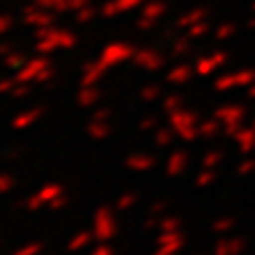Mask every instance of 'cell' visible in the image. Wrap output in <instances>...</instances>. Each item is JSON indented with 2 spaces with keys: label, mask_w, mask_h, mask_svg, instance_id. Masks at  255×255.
Returning a JSON list of instances; mask_svg holds the SVG:
<instances>
[{
  "label": "cell",
  "mask_w": 255,
  "mask_h": 255,
  "mask_svg": "<svg viewBox=\"0 0 255 255\" xmlns=\"http://www.w3.org/2000/svg\"><path fill=\"white\" fill-rule=\"evenodd\" d=\"M92 238H94V232H79L73 241L68 243V251H73V253H77V251H81L83 247H87L92 243Z\"/></svg>",
  "instance_id": "11"
},
{
  "label": "cell",
  "mask_w": 255,
  "mask_h": 255,
  "mask_svg": "<svg viewBox=\"0 0 255 255\" xmlns=\"http://www.w3.org/2000/svg\"><path fill=\"white\" fill-rule=\"evenodd\" d=\"M19 155H21V151H19V149H9V151L4 153V157H6V159H17Z\"/></svg>",
  "instance_id": "32"
},
{
  "label": "cell",
  "mask_w": 255,
  "mask_h": 255,
  "mask_svg": "<svg viewBox=\"0 0 255 255\" xmlns=\"http://www.w3.org/2000/svg\"><path fill=\"white\" fill-rule=\"evenodd\" d=\"M41 251H43V245L32 243V245H26V247H21V249H17L13 255H41Z\"/></svg>",
  "instance_id": "20"
},
{
  "label": "cell",
  "mask_w": 255,
  "mask_h": 255,
  "mask_svg": "<svg viewBox=\"0 0 255 255\" xmlns=\"http://www.w3.org/2000/svg\"><path fill=\"white\" fill-rule=\"evenodd\" d=\"M126 166H128L130 170L145 172V170L151 168V166H155V157L149 155V153H132L130 157L126 159Z\"/></svg>",
  "instance_id": "4"
},
{
  "label": "cell",
  "mask_w": 255,
  "mask_h": 255,
  "mask_svg": "<svg viewBox=\"0 0 255 255\" xmlns=\"http://www.w3.org/2000/svg\"><path fill=\"white\" fill-rule=\"evenodd\" d=\"M117 230H119V226H117L113 211H111L109 206H100L94 215V238H98L100 243H107L111 238H115Z\"/></svg>",
  "instance_id": "1"
},
{
  "label": "cell",
  "mask_w": 255,
  "mask_h": 255,
  "mask_svg": "<svg viewBox=\"0 0 255 255\" xmlns=\"http://www.w3.org/2000/svg\"><path fill=\"white\" fill-rule=\"evenodd\" d=\"M243 115H245V111L241 107H223L215 113V117H217L223 126L232 124V122H243Z\"/></svg>",
  "instance_id": "8"
},
{
  "label": "cell",
  "mask_w": 255,
  "mask_h": 255,
  "mask_svg": "<svg viewBox=\"0 0 255 255\" xmlns=\"http://www.w3.org/2000/svg\"><path fill=\"white\" fill-rule=\"evenodd\" d=\"M136 200H138V196H136V194H124V196H119V198H117L115 209H117V211H128L132 204H136Z\"/></svg>",
  "instance_id": "15"
},
{
  "label": "cell",
  "mask_w": 255,
  "mask_h": 255,
  "mask_svg": "<svg viewBox=\"0 0 255 255\" xmlns=\"http://www.w3.org/2000/svg\"><path fill=\"white\" fill-rule=\"evenodd\" d=\"M66 204H68V196L66 194H60L58 198H53V200L47 204V206H49L51 211H58V209H62V206H66Z\"/></svg>",
  "instance_id": "26"
},
{
  "label": "cell",
  "mask_w": 255,
  "mask_h": 255,
  "mask_svg": "<svg viewBox=\"0 0 255 255\" xmlns=\"http://www.w3.org/2000/svg\"><path fill=\"white\" fill-rule=\"evenodd\" d=\"M236 226L234 219H217L213 223V232H228V230H232Z\"/></svg>",
  "instance_id": "22"
},
{
  "label": "cell",
  "mask_w": 255,
  "mask_h": 255,
  "mask_svg": "<svg viewBox=\"0 0 255 255\" xmlns=\"http://www.w3.org/2000/svg\"><path fill=\"white\" fill-rule=\"evenodd\" d=\"M172 138H174V134H172L170 128H159V130L155 132V136H153L157 147H168L172 142Z\"/></svg>",
  "instance_id": "14"
},
{
  "label": "cell",
  "mask_w": 255,
  "mask_h": 255,
  "mask_svg": "<svg viewBox=\"0 0 255 255\" xmlns=\"http://www.w3.org/2000/svg\"><path fill=\"white\" fill-rule=\"evenodd\" d=\"M38 194H41V198L45 200V204H49L53 198H58L60 194H64V187L58 185V183H47V185L41 187V191H38Z\"/></svg>",
  "instance_id": "12"
},
{
  "label": "cell",
  "mask_w": 255,
  "mask_h": 255,
  "mask_svg": "<svg viewBox=\"0 0 255 255\" xmlns=\"http://www.w3.org/2000/svg\"><path fill=\"white\" fill-rule=\"evenodd\" d=\"M92 255H115V251L111 249V247H107V245H100Z\"/></svg>",
  "instance_id": "30"
},
{
  "label": "cell",
  "mask_w": 255,
  "mask_h": 255,
  "mask_svg": "<svg viewBox=\"0 0 255 255\" xmlns=\"http://www.w3.org/2000/svg\"><path fill=\"white\" fill-rule=\"evenodd\" d=\"M13 94H15V96H26V94H28V90H26V87H17V90H15Z\"/></svg>",
  "instance_id": "35"
},
{
  "label": "cell",
  "mask_w": 255,
  "mask_h": 255,
  "mask_svg": "<svg viewBox=\"0 0 255 255\" xmlns=\"http://www.w3.org/2000/svg\"><path fill=\"white\" fill-rule=\"evenodd\" d=\"M157 245H185V236L179 230H174V232H162V236L157 238Z\"/></svg>",
  "instance_id": "13"
},
{
  "label": "cell",
  "mask_w": 255,
  "mask_h": 255,
  "mask_svg": "<svg viewBox=\"0 0 255 255\" xmlns=\"http://www.w3.org/2000/svg\"><path fill=\"white\" fill-rule=\"evenodd\" d=\"M45 204V200L41 198V194H36V196H30L28 200H23V206H26L28 211H38L41 206Z\"/></svg>",
  "instance_id": "23"
},
{
  "label": "cell",
  "mask_w": 255,
  "mask_h": 255,
  "mask_svg": "<svg viewBox=\"0 0 255 255\" xmlns=\"http://www.w3.org/2000/svg\"><path fill=\"white\" fill-rule=\"evenodd\" d=\"M251 128H255V119H253V124H251Z\"/></svg>",
  "instance_id": "38"
},
{
  "label": "cell",
  "mask_w": 255,
  "mask_h": 255,
  "mask_svg": "<svg viewBox=\"0 0 255 255\" xmlns=\"http://www.w3.org/2000/svg\"><path fill=\"white\" fill-rule=\"evenodd\" d=\"M168 122H170V128L183 140H194L196 136H200V132H198V117L194 113H189V111H172Z\"/></svg>",
  "instance_id": "2"
},
{
  "label": "cell",
  "mask_w": 255,
  "mask_h": 255,
  "mask_svg": "<svg viewBox=\"0 0 255 255\" xmlns=\"http://www.w3.org/2000/svg\"><path fill=\"white\" fill-rule=\"evenodd\" d=\"M221 159H223L221 151H211V153H206L204 159H202V168H215Z\"/></svg>",
  "instance_id": "17"
},
{
  "label": "cell",
  "mask_w": 255,
  "mask_h": 255,
  "mask_svg": "<svg viewBox=\"0 0 255 255\" xmlns=\"http://www.w3.org/2000/svg\"><path fill=\"white\" fill-rule=\"evenodd\" d=\"M11 87V83L9 81H4V83H0V92H4V90H9Z\"/></svg>",
  "instance_id": "36"
},
{
  "label": "cell",
  "mask_w": 255,
  "mask_h": 255,
  "mask_svg": "<svg viewBox=\"0 0 255 255\" xmlns=\"http://www.w3.org/2000/svg\"><path fill=\"white\" fill-rule=\"evenodd\" d=\"M234 138H236L243 153H251V151L255 149V128H243Z\"/></svg>",
  "instance_id": "7"
},
{
  "label": "cell",
  "mask_w": 255,
  "mask_h": 255,
  "mask_svg": "<svg viewBox=\"0 0 255 255\" xmlns=\"http://www.w3.org/2000/svg\"><path fill=\"white\" fill-rule=\"evenodd\" d=\"M15 187V177L13 174H6V172H0V194H6Z\"/></svg>",
  "instance_id": "18"
},
{
  "label": "cell",
  "mask_w": 255,
  "mask_h": 255,
  "mask_svg": "<svg viewBox=\"0 0 255 255\" xmlns=\"http://www.w3.org/2000/svg\"><path fill=\"white\" fill-rule=\"evenodd\" d=\"M215 168H204L200 174H198V179H196V185L198 187H206V185H211V183L215 181Z\"/></svg>",
  "instance_id": "16"
},
{
  "label": "cell",
  "mask_w": 255,
  "mask_h": 255,
  "mask_svg": "<svg viewBox=\"0 0 255 255\" xmlns=\"http://www.w3.org/2000/svg\"><path fill=\"white\" fill-rule=\"evenodd\" d=\"M251 96H255V87H253V90H251Z\"/></svg>",
  "instance_id": "37"
},
{
  "label": "cell",
  "mask_w": 255,
  "mask_h": 255,
  "mask_svg": "<svg viewBox=\"0 0 255 255\" xmlns=\"http://www.w3.org/2000/svg\"><path fill=\"white\" fill-rule=\"evenodd\" d=\"M109 115H111V113H109V111L105 109V111H98V113L94 115V119H98V122H107V119H109Z\"/></svg>",
  "instance_id": "33"
},
{
  "label": "cell",
  "mask_w": 255,
  "mask_h": 255,
  "mask_svg": "<svg viewBox=\"0 0 255 255\" xmlns=\"http://www.w3.org/2000/svg\"><path fill=\"white\" fill-rule=\"evenodd\" d=\"M241 130H243V122H232V124L223 126V132H226V136H236Z\"/></svg>",
  "instance_id": "25"
},
{
  "label": "cell",
  "mask_w": 255,
  "mask_h": 255,
  "mask_svg": "<svg viewBox=\"0 0 255 255\" xmlns=\"http://www.w3.org/2000/svg\"><path fill=\"white\" fill-rule=\"evenodd\" d=\"M159 228H162V232H174V230L181 228V219L177 217H166L159 221Z\"/></svg>",
  "instance_id": "19"
},
{
  "label": "cell",
  "mask_w": 255,
  "mask_h": 255,
  "mask_svg": "<svg viewBox=\"0 0 255 255\" xmlns=\"http://www.w3.org/2000/svg\"><path fill=\"white\" fill-rule=\"evenodd\" d=\"M164 107H166V111H168V113H172V111H177V109L181 107V98H168Z\"/></svg>",
  "instance_id": "28"
},
{
  "label": "cell",
  "mask_w": 255,
  "mask_h": 255,
  "mask_svg": "<svg viewBox=\"0 0 255 255\" xmlns=\"http://www.w3.org/2000/svg\"><path fill=\"white\" fill-rule=\"evenodd\" d=\"M155 124H157L155 117H147L140 122V130H151V128H155Z\"/></svg>",
  "instance_id": "29"
},
{
  "label": "cell",
  "mask_w": 255,
  "mask_h": 255,
  "mask_svg": "<svg viewBox=\"0 0 255 255\" xmlns=\"http://www.w3.org/2000/svg\"><path fill=\"white\" fill-rule=\"evenodd\" d=\"M183 249V245H157V251L153 255H177Z\"/></svg>",
  "instance_id": "21"
},
{
  "label": "cell",
  "mask_w": 255,
  "mask_h": 255,
  "mask_svg": "<svg viewBox=\"0 0 255 255\" xmlns=\"http://www.w3.org/2000/svg\"><path fill=\"white\" fill-rule=\"evenodd\" d=\"M166 209V202H155L153 206H151V215H159Z\"/></svg>",
  "instance_id": "31"
},
{
  "label": "cell",
  "mask_w": 255,
  "mask_h": 255,
  "mask_svg": "<svg viewBox=\"0 0 255 255\" xmlns=\"http://www.w3.org/2000/svg\"><path fill=\"white\" fill-rule=\"evenodd\" d=\"M187 162H189V157H187L185 151H174V153H170L168 162H166V172H168L170 177H177V174H181L185 170Z\"/></svg>",
  "instance_id": "5"
},
{
  "label": "cell",
  "mask_w": 255,
  "mask_h": 255,
  "mask_svg": "<svg viewBox=\"0 0 255 255\" xmlns=\"http://www.w3.org/2000/svg\"><path fill=\"white\" fill-rule=\"evenodd\" d=\"M245 249V241L243 238H221L215 245L213 255H238Z\"/></svg>",
  "instance_id": "3"
},
{
  "label": "cell",
  "mask_w": 255,
  "mask_h": 255,
  "mask_svg": "<svg viewBox=\"0 0 255 255\" xmlns=\"http://www.w3.org/2000/svg\"><path fill=\"white\" fill-rule=\"evenodd\" d=\"M221 130V124H219V119L215 117V119H209V122H202L200 126H198V132H200V136L204 138H213V136H217Z\"/></svg>",
  "instance_id": "10"
},
{
  "label": "cell",
  "mask_w": 255,
  "mask_h": 255,
  "mask_svg": "<svg viewBox=\"0 0 255 255\" xmlns=\"http://www.w3.org/2000/svg\"><path fill=\"white\" fill-rule=\"evenodd\" d=\"M87 134L94 138V140H105L109 134H111V128L107 122H98V119H92L87 124Z\"/></svg>",
  "instance_id": "9"
},
{
  "label": "cell",
  "mask_w": 255,
  "mask_h": 255,
  "mask_svg": "<svg viewBox=\"0 0 255 255\" xmlns=\"http://www.w3.org/2000/svg\"><path fill=\"white\" fill-rule=\"evenodd\" d=\"M142 96H145L147 100H151V98H155V96H157V90H147V92L142 94Z\"/></svg>",
  "instance_id": "34"
},
{
  "label": "cell",
  "mask_w": 255,
  "mask_h": 255,
  "mask_svg": "<svg viewBox=\"0 0 255 255\" xmlns=\"http://www.w3.org/2000/svg\"><path fill=\"white\" fill-rule=\"evenodd\" d=\"M255 170V159H245L243 164H238V174H251Z\"/></svg>",
  "instance_id": "27"
},
{
  "label": "cell",
  "mask_w": 255,
  "mask_h": 255,
  "mask_svg": "<svg viewBox=\"0 0 255 255\" xmlns=\"http://www.w3.org/2000/svg\"><path fill=\"white\" fill-rule=\"evenodd\" d=\"M41 117H43V109H32V111H26V113H19L11 122V126L15 128V130H26V128L34 126Z\"/></svg>",
  "instance_id": "6"
},
{
  "label": "cell",
  "mask_w": 255,
  "mask_h": 255,
  "mask_svg": "<svg viewBox=\"0 0 255 255\" xmlns=\"http://www.w3.org/2000/svg\"><path fill=\"white\" fill-rule=\"evenodd\" d=\"M98 98H100L98 92H81V96H79V102H81V107H92Z\"/></svg>",
  "instance_id": "24"
}]
</instances>
